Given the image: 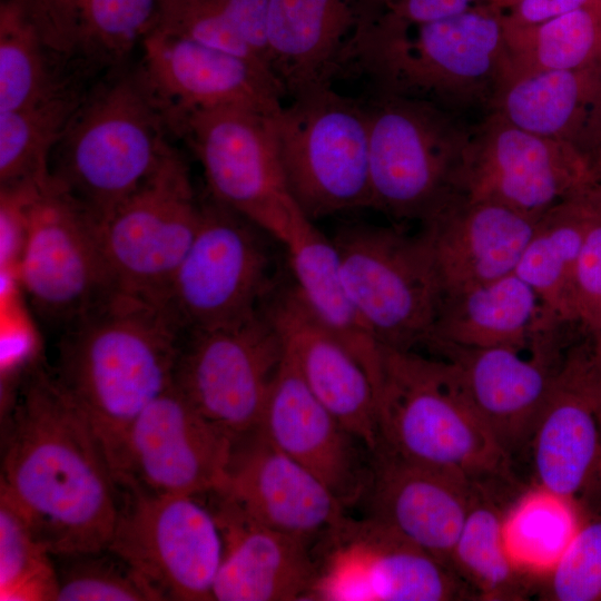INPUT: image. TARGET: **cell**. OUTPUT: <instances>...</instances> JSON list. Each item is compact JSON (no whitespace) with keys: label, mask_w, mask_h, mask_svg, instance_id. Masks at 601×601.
<instances>
[{"label":"cell","mask_w":601,"mask_h":601,"mask_svg":"<svg viewBox=\"0 0 601 601\" xmlns=\"http://www.w3.org/2000/svg\"><path fill=\"white\" fill-rule=\"evenodd\" d=\"M120 485L91 422L53 373L36 368L10 417L0 496L51 555L108 549Z\"/></svg>","instance_id":"obj_1"},{"label":"cell","mask_w":601,"mask_h":601,"mask_svg":"<svg viewBox=\"0 0 601 601\" xmlns=\"http://www.w3.org/2000/svg\"><path fill=\"white\" fill-rule=\"evenodd\" d=\"M184 336L166 307L120 290L67 326L53 374L108 459L132 421L171 385Z\"/></svg>","instance_id":"obj_2"},{"label":"cell","mask_w":601,"mask_h":601,"mask_svg":"<svg viewBox=\"0 0 601 601\" xmlns=\"http://www.w3.org/2000/svg\"><path fill=\"white\" fill-rule=\"evenodd\" d=\"M355 63L381 93L423 100L459 117L489 114L510 73L502 13L484 4L414 24L383 9L363 35Z\"/></svg>","instance_id":"obj_3"},{"label":"cell","mask_w":601,"mask_h":601,"mask_svg":"<svg viewBox=\"0 0 601 601\" xmlns=\"http://www.w3.org/2000/svg\"><path fill=\"white\" fill-rule=\"evenodd\" d=\"M376 402L378 447L473 484L509 476L511 456L447 359L381 346Z\"/></svg>","instance_id":"obj_4"},{"label":"cell","mask_w":601,"mask_h":601,"mask_svg":"<svg viewBox=\"0 0 601 601\" xmlns=\"http://www.w3.org/2000/svg\"><path fill=\"white\" fill-rule=\"evenodd\" d=\"M169 124L139 71L82 99L53 152L51 180L100 220L160 167ZM52 152V154H53Z\"/></svg>","instance_id":"obj_5"},{"label":"cell","mask_w":601,"mask_h":601,"mask_svg":"<svg viewBox=\"0 0 601 601\" xmlns=\"http://www.w3.org/2000/svg\"><path fill=\"white\" fill-rule=\"evenodd\" d=\"M270 125L289 190L311 220L370 208L367 107L319 86L292 96Z\"/></svg>","instance_id":"obj_6"},{"label":"cell","mask_w":601,"mask_h":601,"mask_svg":"<svg viewBox=\"0 0 601 601\" xmlns=\"http://www.w3.org/2000/svg\"><path fill=\"white\" fill-rule=\"evenodd\" d=\"M349 299L381 346L428 342L443 294L426 235L402 224H352L332 239Z\"/></svg>","instance_id":"obj_7"},{"label":"cell","mask_w":601,"mask_h":601,"mask_svg":"<svg viewBox=\"0 0 601 601\" xmlns=\"http://www.w3.org/2000/svg\"><path fill=\"white\" fill-rule=\"evenodd\" d=\"M370 208L422 223L457 191L471 127L417 99L381 93L367 107Z\"/></svg>","instance_id":"obj_8"},{"label":"cell","mask_w":601,"mask_h":601,"mask_svg":"<svg viewBox=\"0 0 601 601\" xmlns=\"http://www.w3.org/2000/svg\"><path fill=\"white\" fill-rule=\"evenodd\" d=\"M264 236L250 220L211 199L171 282L166 308L185 333L242 322L280 285Z\"/></svg>","instance_id":"obj_9"},{"label":"cell","mask_w":601,"mask_h":601,"mask_svg":"<svg viewBox=\"0 0 601 601\" xmlns=\"http://www.w3.org/2000/svg\"><path fill=\"white\" fill-rule=\"evenodd\" d=\"M203 167L211 199L284 245L307 217L294 199L270 116L239 107L194 110L176 121Z\"/></svg>","instance_id":"obj_10"},{"label":"cell","mask_w":601,"mask_h":601,"mask_svg":"<svg viewBox=\"0 0 601 601\" xmlns=\"http://www.w3.org/2000/svg\"><path fill=\"white\" fill-rule=\"evenodd\" d=\"M200 219L187 165L173 149L150 178L98 220L116 289L166 307Z\"/></svg>","instance_id":"obj_11"},{"label":"cell","mask_w":601,"mask_h":601,"mask_svg":"<svg viewBox=\"0 0 601 601\" xmlns=\"http://www.w3.org/2000/svg\"><path fill=\"white\" fill-rule=\"evenodd\" d=\"M16 273L37 312L66 326L117 290L98 221L50 176L27 205Z\"/></svg>","instance_id":"obj_12"},{"label":"cell","mask_w":601,"mask_h":601,"mask_svg":"<svg viewBox=\"0 0 601 601\" xmlns=\"http://www.w3.org/2000/svg\"><path fill=\"white\" fill-rule=\"evenodd\" d=\"M126 491L107 550L132 570L152 600H214L223 540L210 510L194 496Z\"/></svg>","instance_id":"obj_13"},{"label":"cell","mask_w":601,"mask_h":601,"mask_svg":"<svg viewBox=\"0 0 601 601\" xmlns=\"http://www.w3.org/2000/svg\"><path fill=\"white\" fill-rule=\"evenodd\" d=\"M308 600L446 601L466 595L444 563L382 521L344 515L312 544Z\"/></svg>","instance_id":"obj_14"},{"label":"cell","mask_w":601,"mask_h":601,"mask_svg":"<svg viewBox=\"0 0 601 601\" xmlns=\"http://www.w3.org/2000/svg\"><path fill=\"white\" fill-rule=\"evenodd\" d=\"M234 442L171 383L128 426L109 462L124 490L197 497L224 489Z\"/></svg>","instance_id":"obj_15"},{"label":"cell","mask_w":601,"mask_h":601,"mask_svg":"<svg viewBox=\"0 0 601 601\" xmlns=\"http://www.w3.org/2000/svg\"><path fill=\"white\" fill-rule=\"evenodd\" d=\"M284 354L263 306L236 324L185 333L173 384L236 440L257 427Z\"/></svg>","instance_id":"obj_16"},{"label":"cell","mask_w":601,"mask_h":601,"mask_svg":"<svg viewBox=\"0 0 601 601\" xmlns=\"http://www.w3.org/2000/svg\"><path fill=\"white\" fill-rule=\"evenodd\" d=\"M598 174L572 146L521 129L490 111L471 127L457 190L539 219L581 196Z\"/></svg>","instance_id":"obj_17"},{"label":"cell","mask_w":601,"mask_h":601,"mask_svg":"<svg viewBox=\"0 0 601 601\" xmlns=\"http://www.w3.org/2000/svg\"><path fill=\"white\" fill-rule=\"evenodd\" d=\"M563 326L550 324L519 347L436 345L427 349L453 364L471 402L510 456L529 445L563 359Z\"/></svg>","instance_id":"obj_18"},{"label":"cell","mask_w":601,"mask_h":601,"mask_svg":"<svg viewBox=\"0 0 601 601\" xmlns=\"http://www.w3.org/2000/svg\"><path fill=\"white\" fill-rule=\"evenodd\" d=\"M139 73L168 122L201 109L239 107L273 116L285 91L263 65L159 30L141 42Z\"/></svg>","instance_id":"obj_19"},{"label":"cell","mask_w":601,"mask_h":601,"mask_svg":"<svg viewBox=\"0 0 601 601\" xmlns=\"http://www.w3.org/2000/svg\"><path fill=\"white\" fill-rule=\"evenodd\" d=\"M285 351V349H284ZM313 473L343 504L364 499L371 479L365 444L316 398L284 354L256 427Z\"/></svg>","instance_id":"obj_20"},{"label":"cell","mask_w":601,"mask_h":601,"mask_svg":"<svg viewBox=\"0 0 601 601\" xmlns=\"http://www.w3.org/2000/svg\"><path fill=\"white\" fill-rule=\"evenodd\" d=\"M264 309L311 392L375 452L380 444L376 390L362 362L315 317L292 282L280 284Z\"/></svg>","instance_id":"obj_21"},{"label":"cell","mask_w":601,"mask_h":601,"mask_svg":"<svg viewBox=\"0 0 601 601\" xmlns=\"http://www.w3.org/2000/svg\"><path fill=\"white\" fill-rule=\"evenodd\" d=\"M383 9L380 0H269L270 69L285 93L331 86L355 62L364 32Z\"/></svg>","instance_id":"obj_22"},{"label":"cell","mask_w":601,"mask_h":601,"mask_svg":"<svg viewBox=\"0 0 601 601\" xmlns=\"http://www.w3.org/2000/svg\"><path fill=\"white\" fill-rule=\"evenodd\" d=\"M600 372L597 347L578 349L561 362L529 442L535 483L561 495L577 496L601 467V434L594 405Z\"/></svg>","instance_id":"obj_23"},{"label":"cell","mask_w":601,"mask_h":601,"mask_svg":"<svg viewBox=\"0 0 601 601\" xmlns=\"http://www.w3.org/2000/svg\"><path fill=\"white\" fill-rule=\"evenodd\" d=\"M208 496L223 540L213 599L308 600L316 574L313 542L264 525L221 492Z\"/></svg>","instance_id":"obj_24"},{"label":"cell","mask_w":601,"mask_h":601,"mask_svg":"<svg viewBox=\"0 0 601 601\" xmlns=\"http://www.w3.org/2000/svg\"><path fill=\"white\" fill-rule=\"evenodd\" d=\"M218 492L264 525L313 543L345 515L313 473L256 428L235 440L227 481Z\"/></svg>","instance_id":"obj_25"},{"label":"cell","mask_w":601,"mask_h":601,"mask_svg":"<svg viewBox=\"0 0 601 601\" xmlns=\"http://www.w3.org/2000/svg\"><path fill=\"white\" fill-rule=\"evenodd\" d=\"M536 221L459 191L449 196L421 223L443 297L514 273Z\"/></svg>","instance_id":"obj_26"},{"label":"cell","mask_w":601,"mask_h":601,"mask_svg":"<svg viewBox=\"0 0 601 601\" xmlns=\"http://www.w3.org/2000/svg\"><path fill=\"white\" fill-rule=\"evenodd\" d=\"M371 470L364 496L368 515L451 569L453 549L481 484L413 463L382 447L372 453Z\"/></svg>","instance_id":"obj_27"},{"label":"cell","mask_w":601,"mask_h":601,"mask_svg":"<svg viewBox=\"0 0 601 601\" xmlns=\"http://www.w3.org/2000/svg\"><path fill=\"white\" fill-rule=\"evenodd\" d=\"M491 111L588 158L601 150V66L509 76Z\"/></svg>","instance_id":"obj_28"},{"label":"cell","mask_w":601,"mask_h":601,"mask_svg":"<svg viewBox=\"0 0 601 601\" xmlns=\"http://www.w3.org/2000/svg\"><path fill=\"white\" fill-rule=\"evenodd\" d=\"M552 323L534 290L515 273L442 299L426 349L524 346Z\"/></svg>","instance_id":"obj_29"},{"label":"cell","mask_w":601,"mask_h":601,"mask_svg":"<svg viewBox=\"0 0 601 601\" xmlns=\"http://www.w3.org/2000/svg\"><path fill=\"white\" fill-rule=\"evenodd\" d=\"M160 0H27L58 57L119 62L156 26Z\"/></svg>","instance_id":"obj_30"},{"label":"cell","mask_w":601,"mask_h":601,"mask_svg":"<svg viewBox=\"0 0 601 601\" xmlns=\"http://www.w3.org/2000/svg\"><path fill=\"white\" fill-rule=\"evenodd\" d=\"M283 246L297 293L315 317L362 362L376 390L381 345L367 332L349 299L332 239L306 217Z\"/></svg>","instance_id":"obj_31"},{"label":"cell","mask_w":601,"mask_h":601,"mask_svg":"<svg viewBox=\"0 0 601 601\" xmlns=\"http://www.w3.org/2000/svg\"><path fill=\"white\" fill-rule=\"evenodd\" d=\"M592 219L580 196L552 207L538 219L514 270L563 324L572 323L573 274Z\"/></svg>","instance_id":"obj_32"},{"label":"cell","mask_w":601,"mask_h":601,"mask_svg":"<svg viewBox=\"0 0 601 601\" xmlns=\"http://www.w3.org/2000/svg\"><path fill=\"white\" fill-rule=\"evenodd\" d=\"M582 522L574 499L534 484L503 512L502 535L512 564L528 580H544Z\"/></svg>","instance_id":"obj_33"},{"label":"cell","mask_w":601,"mask_h":601,"mask_svg":"<svg viewBox=\"0 0 601 601\" xmlns=\"http://www.w3.org/2000/svg\"><path fill=\"white\" fill-rule=\"evenodd\" d=\"M82 99L67 85L23 107L0 112V185L41 183L50 157Z\"/></svg>","instance_id":"obj_34"},{"label":"cell","mask_w":601,"mask_h":601,"mask_svg":"<svg viewBox=\"0 0 601 601\" xmlns=\"http://www.w3.org/2000/svg\"><path fill=\"white\" fill-rule=\"evenodd\" d=\"M510 73L601 66V6L531 27L504 26Z\"/></svg>","instance_id":"obj_35"},{"label":"cell","mask_w":601,"mask_h":601,"mask_svg":"<svg viewBox=\"0 0 601 601\" xmlns=\"http://www.w3.org/2000/svg\"><path fill=\"white\" fill-rule=\"evenodd\" d=\"M503 512L477 487L450 566L481 600H518L529 580L512 564L502 535Z\"/></svg>","instance_id":"obj_36"},{"label":"cell","mask_w":601,"mask_h":601,"mask_svg":"<svg viewBox=\"0 0 601 601\" xmlns=\"http://www.w3.org/2000/svg\"><path fill=\"white\" fill-rule=\"evenodd\" d=\"M27 0L0 4V112L36 102L66 83Z\"/></svg>","instance_id":"obj_37"},{"label":"cell","mask_w":601,"mask_h":601,"mask_svg":"<svg viewBox=\"0 0 601 601\" xmlns=\"http://www.w3.org/2000/svg\"><path fill=\"white\" fill-rule=\"evenodd\" d=\"M50 555L24 518L0 496V600H57Z\"/></svg>","instance_id":"obj_38"},{"label":"cell","mask_w":601,"mask_h":601,"mask_svg":"<svg viewBox=\"0 0 601 601\" xmlns=\"http://www.w3.org/2000/svg\"><path fill=\"white\" fill-rule=\"evenodd\" d=\"M105 551L60 556L68 562L56 571L57 601L152 600L132 570L112 552V558L104 555Z\"/></svg>","instance_id":"obj_39"},{"label":"cell","mask_w":601,"mask_h":601,"mask_svg":"<svg viewBox=\"0 0 601 601\" xmlns=\"http://www.w3.org/2000/svg\"><path fill=\"white\" fill-rule=\"evenodd\" d=\"M552 601H601V516L583 520L552 572L543 580Z\"/></svg>","instance_id":"obj_40"},{"label":"cell","mask_w":601,"mask_h":601,"mask_svg":"<svg viewBox=\"0 0 601 601\" xmlns=\"http://www.w3.org/2000/svg\"><path fill=\"white\" fill-rule=\"evenodd\" d=\"M154 29L266 67L238 36L214 0H160Z\"/></svg>","instance_id":"obj_41"},{"label":"cell","mask_w":601,"mask_h":601,"mask_svg":"<svg viewBox=\"0 0 601 601\" xmlns=\"http://www.w3.org/2000/svg\"><path fill=\"white\" fill-rule=\"evenodd\" d=\"M571 311L572 323L601 336V220L594 216L574 268Z\"/></svg>","instance_id":"obj_42"},{"label":"cell","mask_w":601,"mask_h":601,"mask_svg":"<svg viewBox=\"0 0 601 601\" xmlns=\"http://www.w3.org/2000/svg\"><path fill=\"white\" fill-rule=\"evenodd\" d=\"M214 1L243 41L272 71L268 47L269 0Z\"/></svg>","instance_id":"obj_43"},{"label":"cell","mask_w":601,"mask_h":601,"mask_svg":"<svg viewBox=\"0 0 601 601\" xmlns=\"http://www.w3.org/2000/svg\"><path fill=\"white\" fill-rule=\"evenodd\" d=\"M384 10L408 23L443 19L474 7L491 4V0H380ZM492 6V4H491Z\"/></svg>","instance_id":"obj_44"},{"label":"cell","mask_w":601,"mask_h":601,"mask_svg":"<svg viewBox=\"0 0 601 601\" xmlns=\"http://www.w3.org/2000/svg\"><path fill=\"white\" fill-rule=\"evenodd\" d=\"M593 6H601V0H518L501 13L504 26L531 27Z\"/></svg>","instance_id":"obj_45"},{"label":"cell","mask_w":601,"mask_h":601,"mask_svg":"<svg viewBox=\"0 0 601 601\" xmlns=\"http://www.w3.org/2000/svg\"><path fill=\"white\" fill-rule=\"evenodd\" d=\"M580 197L591 214L601 220V174H598L594 181Z\"/></svg>","instance_id":"obj_46"},{"label":"cell","mask_w":601,"mask_h":601,"mask_svg":"<svg viewBox=\"0 0 601 601\" xmlns=\"http://www.w3.org/2000/svg\"><path fill=\"white\" fill-rule=\"evenodd\" d=\"M594 405L597 417L599 422V428L601 434V359H600V372L594 386Z\"/></svg>","instance_id":"obj_47"},{"label":"cell","mask_w":601,"mask_h":601,"mask_svg":"<svg viewBox=\"0 0 601 601\" xmlns=\"http://www.w3.org/2000/svg\"><path fill=\"white\" fill-rule=\"evenodd\" d=\"M518 0H491V4L499 9L500 11H503L511 7L513 3H515Z\"/></svg>","instance_id":"obj_48"},{"label":"cell","mask_w":601,"mask_h":601,"mask_svg":"<svg viewBox=\"0 0 601 601\" xmlns=\"http://www.w3.org/2000/svg\"><path fill=\"white\" fill-rule=\"evenodd\" d=\"M594 168L597 174H601V150L599 151L598 156L594 159Z\"/></svg>","instance_id":"obj_49"},{"label":"cell","mask_w":601,"mask_h":601,"mask_svg":"<svg viewBox=\"0 0 601 601\" xmlns=\"http://www.w3.org/2000/svg\"><path fill=\"white\" fill-rule=\"evenodd\" d=\"M597 343H598V349H599V354L601 358V337H597Z\"/></svg>","instance_id":"obj_50"},{"label":"cell","mask_w":601,"mask_h":601,"mask_svg":"<svg viewBox=\"0 0 601 601\" xmlns=\"http://www.w3.org/2000/svg\"><path fill=\"white\" fill-rule=\"evenodd\" d=\"M599 481H601V469H600V472H599V477H598Z\"/></svg>","instance_id":"obj_51"},{"label":"cell","mask_w":601,"mask_h":601,"mask_svg":"<svg viewBox=\"0 0 601 601\" xmlns=\"http://www.w3.org/2000/svg\"><path fill=\"white\" fill-rule=\"evenodd\" d=\"M601 337V336H600Z\"/></svg>","instance_id":"obj_52"}]
</instances>
